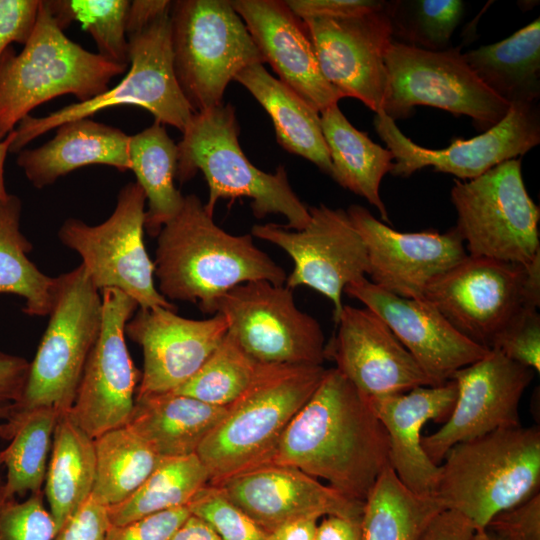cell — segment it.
<instances>
[{"label":"cell","mask_w":540,"mask_h":540,"mask_svg":"<svg viewBox=\"0 0 540 540\" xmlns=\"http://www.w3.org/2000/svg\"><path fill=\"white\" fill-rule=\"evenodd\" d=\"M505 540H540V494L498 513L486 526Z\"/></svg>","instance_id":"cell-46"},{"label":"cell","mask_w":540,"mask_h":540,"mask_svg":"<svg viewBox=\"0 0 540 540\" xmlns=\"http://www.w3.org/2000/svg\"><path fill=\"white\" fill-rule=\"evenodd\" d=\"M443 509L435 497L410 491L389 465L364 501L361 540H417Z\"/></svg>","instance_id":"cell-35"},{"label":"cell","mask_w":540,"mask_h":540,"mask_svg":"<svg viewBox=\"0 0 540 540\" xmlns=\"http://www.w3.org/2000/svg\"><path fill=\"white\" fill-rule=\"evenodd\" d=\"M229 407L174 392L136 395L128 425L159 456L185 457L196 454Z\"/></svg>","instance_id":"cell-28"},{"label":"cell","mask_w":540,"mask_h":540,"mask_svg":"<svg viewBox=\"0 0 540 540\" xmlns=\"http://www.w3.org/2000/svg\"><path fill=\"white\" fill-rule=\"evenodd\" d=\"M290 10L300 20L314 17H348L382 9L379 0H288Z\"/></svg>","instance_id":"cell-49"},{"label":"cell","mask_w":540,"mask_h":540,"mask_svg":"<svg viewBox=\"0 0 540 540\" xmlns=\"http://www.w3.org/2000/svg\"><path fill=\"white\" fill-rule=\"evenodd\" d=\"M130 136L122 130L90 118L71 120L56 128L43 145L18 152L17 164L38 188L89 165H106L120 172L130 170Z\"/></svg>","instance_id":"cell-27"},{"label":"cell","mask_w":540,"mask_h":540,"mask_svg":"<svg viewBox=\"0 0 540 540\" xmlns=\"http://www.w3.org/2000/svg\"><path fill=\"white\" fill-rule=\"evenodd\" d=\"M239 132L231 104L194 113L177 143L176 179L184 183L202 172L209 188L204 206L211 216L219 199L246 197L256 218L280 214L287 229H303L310 220L308 206L292 189L285 167L268 173L254 166L241 149Z\"/></svg>","instance_id":"cell-4"},{"label":"cell","mask_w":540,"mask_h":540,"mask_svg":"<svg viewBox=\"0 0 540 540\" xmlns=\"http://www.w3.org/2000/svg\"><path fill=\"white\" fill-rule=\"evenodd\" d=\"M450 196L468 255L524 266L540 259V210L524 185L520 158L455 180Z\"/></svg>","instance_id":"cell-11"},{"label":"cell","mask_w":540,"mask_h":540,"mask_svg":"<svg viewBox=\"0 0 540 540\" xmlns=\"http://www.w3.org/2000/svg\"><path fill=\"white\" fill-rule=\"evenodd\" d=\"M41 0H0V58L12 43L25 45L36 24Z\"/></svg>","instance_id":"cell-47"},{"label":"cell","mask_w":540,"mask_h":540,"mask_svg":"<svg viewBox=\"0 0 540 540\" xmlns=\"http://www.w3.org/2000/svg\"><path fill=\"white\" fill-rule=\"evenodd\" d=\"M481 82L508 104L537 103L540 96V19L508 38L463 53Z\"/></svg>","instance_id":"cell-31"},{"label":"cell","mask_w":540,"mask_h":540,"mask_svg":"<svg viewBox=\"0 0 540 540\" xmlns=\"http://www.w3.org/2000/svg\"><path fill=\"white\" fill-rule=\"evenodd\" d=\"M127 37L131 66L116 86L88 101L70 104L46 116L25 117L14 130L10 152H20L31 141L65 122L89 118L120 105L146 109L155 121L183 132L195 112L174 73L170 13Z\"/></svg>","instance_id":"cell-10"},{"label":"cell","mask_w":540,"mask_h":540,"mask_svg":"<svg viewBox=\"0 0 540 540\" xmlns=\"http://www.w3.org/2000/svg\"><path fill=\"white\" fill-rule=\"evenodd\" d=\"M60 413L52 408L10 412L0 425V436L10 440L1 451L7 469L2 491L7 497L37 493L45 481L48 456Z\"/></svg>","instance_id":"cell-34"},{"label":"cell","mask_w":540,"mask_h":540,"mask_svg":"<svg viewBox=\"0 0 540 540\" xmlns=\"http://www.w3.org/2000/svg\"><path fill=\"white\" fill-rule=\"evenodd\" d=\"M457 397L449 380L436 386H419L407 392L368 398L389 440V464L399 480L413 493L435 497L440 467L421 445L427 421H446Z\"/></svg>","instance_id":"cell-26"},{"label":"cell","mask_w":540,"mask_h":540,"mask_svg":"<svg viewBox=\"0 0 540 540\" xmlns=\"http://www.w3.org/2000/svg\"><path fill=\"white\" fill-rule=\"evenodd\" d=\"M102 324L89 354L71 410L93 439L129 424L139 372L128 351L125 325L138 304L117 289H104Z\"/></svg>","instance_id":"cell-17"},{"label":"cell","mask_w":540,"mask_h":540,"mask_svg":"<svg viewBox=\"0 0 540 540\" xmlns=\"http://www.w3.org/2000/svg\"><path fill=\"white\" fill-rule=\"evenodd\" d=\"M393 38L430 51L448 49L464 14L461 0L390 1L387 5Z\"/></svg>","instance_id":"cell-41"},{"label":"cell","mask_w":540,"mask_h":540,"mask_svg":"<svg viewBox=\"0 0 540 540\" xmlns=\"http://www.w3.org/2000/svg\"><path fill=\"white\" fill-rule=\"evenodd\" d=\"M29 366L23 357L0 352V403H15L21 398Z\"/></svg>","instance_id":"cell-51"},{"label":"cell","mask_w":540,"mask_h":540,"mask_svg":"<svg viewBox=\"0 0 540 540\" xmlns=\"http://www.w3.org/2000/svg\"><path fill=\"white\" fill-rule=\"evenodd\" d=\"M269 463L295 467L364 503L390 465L388 435L368 398L334 367L326 369Z\"/></svg>","instance_id":"cell-1"},{"label":"cell","mask_w":540,"mask_h":540,"mask_svg":"<svg viewBox=\"0 0 540 540\" xmlns=\"http://www.w3.org/2000/svg\"><path fill=\"white\" fill-rule=\"evenodd\" d=\"M187 507L205 521L222 540H266L268 532L236 506L217 485L201 488Z\"/></svg>","instance_id":"cell-42"},{"label":"cell","mask_w":540,"mask_h":540,"mask_svg":"<svg viewBox=\"0 0 540 540\" xmlns=\"http://www.w3.org/2000/svg\"><path fill=\"white\" fill-rule=\"evenodd\" d=\"M228 332L263 364L322 365L325 338L319 322L301 311L292 289L259 280L239 284L215 303Z\"/></svg>","instance_id":"cell-14"},{"label":"cell","mask_w":540,"mask_h":540,"mask_svg":"<svg viewBox=\"0 0 540 540\" xmlns=\"http://www.w3.org/2000/svg\"><path fill=\"white\" fill-rule=\"evenodd\" d=\"M47 328L30 362L21 398L11 412L71 410L102 324V296L80 264L57 276Z\"/></svg>","instance_id":"cell-8"},{"label":"cell","mask_w":540,"mask_h":540,"mask_svg":"<svg viewBox=\"0 0 540 540\" xmlns=\"http://www.w3.org/2000/svg\"><path fill=\"white\" fill-rule=\"evenodd\" d=\"M260 365L227 331L198 371L172 392L210 405L229 407L251 386Z\"/></svg>","instance_id":"cell-39"},{"label":"cell","mask_w":540,"mask_h":540,"mask_svg":"<svg viewBox=\"0 0 540 540\" xmlns=\"http://www.w3.org/2000/svg\"><path fill=\"white\" fill-rule=\"evenodd\" d=\"M130 170L143 189L147 210L144 228L156 237L161 228L181 210L184 197L175 187L178 149L164 125L151 126L130 136Z\"/></svg>","instance_id":"cell-33"},{"label":"cell","mask_w":540,"mask_h":540,"mask_svg":"<svg viewBox=\"0 0 540 540\" xmlns=\"http://www.w3.org/2000/svg\"><path fill=\"white\" fill-rule=\"evenodd\" d=\"M321 129L332 163L331 177L343 188L366 199L389 222L379 193L383 177L393 167L390 150L356 129L334 104L320 112Z\"/></svg>","instance_id":"cell-30"},{"label":"cell","mask_w":540,"mask_h":540,"mask_svg":"<svg viewBox=\"0 0 540 540\" xmlns=\"http://www.w3.org/2000/svg\"><path fill=\"white\" fill-rule=\"evenodd\" d=\"M191 515L187 506L151 514L130 523L110 525L107 540H172Z\"/></svg>","instance_id":"cell-45"},{"label":"cell","mask_w":540,"mask_h":540,"mask_svg":"<svg viewBox=\"0 0 540 540\" xmlns=\"http://www.w3.org/2000/svg\"><path fill=\"white\" fill-rule=\"evenodd\" d=\"M310 220L301 230L267 223L252 227L251 235L283 249L293 260L285 286L310 287L333 304L336 324L343 310L346 286L366 278L369 271L365 244L347 212L324 204L308 206Z\"/></svg>","instance_id":"cell-15"},{"label":"cell","mask_w":540,"mask_h":540,"mask_svg":"<svg viewBox=\"0 0 540 540\" xmlns=\"http://www.w3.org/2000/svg\"><path fill=\"white\" fill-rule=\"evenodd\" d=\"M423 299L472 342L491 349L522 314L540 304V259L528 266L467 255L433 280Z\"/></svg>","instance_id":"cell-9"},{"label":"cell","mask_w":540,"mask_h":540,"mask_svg":"<svg viewBox=\"0 0 540 540\" xmlns=\"http://www.w3.org/2000/svg\"><path fill=\"white\" fill-rule=\"evenodd\" d=\"M110 525L108 507L91 494L53 540H107Z\"/></svg>","instance_id":"cell-48"},{"label":"cell","mask_w":540,"mask_h":540,"mask_svg":"<svg viewBox=\"0 0 540 540\" xmlns=\"http://www.w3.org/2000/svg\"><path fill=\"white\" fill-rule=\"evenodd\" d=\"M96 475L94 439L71 417L60 414L45 476V495L56 533L91 496Z\"/></svg>","instance_id":"cell-32"},{"label":"cell","mask_w":540,"mask_h":540,"mask_svg":"<svg viewBox=\"0 0 540 540\" xmlns=\"http://www.w3.org/2000/svg\"><path fill=\"white\" fill-rule=\"evenodd\" d=\"M154 277L168 301H185L213 314L216 301L235 286L265 280L285 285L284 269L253 242L220 228L194 194L158 233Z\"/></svg>","instance_id":"cell-2"},{"label":"cell","mask_w":540,"mask_h":540,"mask_svg":"<svg viewBox=\"0 0 540 540\" xmlns=\"http://www.w3.org/2000/svg\"><path fill=\"white\" fill-rule=\"evenodd\" d=\"M270 116L277 142L288 152L332 175V163L321 129L320 113L290 87L272 76L263 64L243 69L234 78Z\"/></svg>","instance_id":"cell-29"},{"label":"cell","mask_w":540,"mask_h":540,"mask_svg":"<svg viewBox=\"0 0 540 540\" xmlns=\"http://www.w3.org/2000/svg\"><path fill=\"white\" fill-rule=\"evenodd\" d=\"M315 540H361V519L325 516L317 525Z\"/></svg>","instance_id":"cell-53"},{"label":"cell","mask_w":540,"mask_h":540,"mask_svg":"<svg viewBox=\"0 0 540 540\" xmlns=\"http://www.w3.org/2000/svg\"><path fill=\"white\" fill-rule=\"evenodd\" d=\"M534 374L496 350L455 372L451 380L457 397L451 413L441 428L421 439L428 458L440 465L455 444L521 425L520 400Z\"/></svg>","instance_id":"cell-19"},{"label":"cell","mask_w":540,"mask_h":540,"mask_svg":"<svg viewBox=\"0 0 540 540\" xmlns=\"http://www.w3.org/2000/svg\"><path fill=\"white\" fill-rule=\"evenodd\" d=\"M475 540H505L487 528L476 531Z\"/></svg>","instance_id":"cell-57"},{"label":"cell","mask_w":540,"mask_h":540,"mask_svg":"<svg viewBox=\"0 0 540 540\" xmlns=\"http://www.w3.org/2000/svg\"><path fill=\"white\" fill-rule=\"evenodd\" d=\"M10 412H11V403H1L0 404V420H6L9 415H10ZM2 464V456H1V451H0V467H1ZM2 483L0 481V487H1Z\"/></svg>","instance_id":"cell-58"},{"label":"cell","mask_w":540,"mask_h":540,"mask_svg":"<svg viewBox=\"0 0 540 540\" xmlns=\"http://www.w3.org/2000/svg\"><path fill=\"white\" fill-rule=\"evenodd\" d=\"M21 212L18 196L9 194L0 200V294L22 297L27 315L48 316L57 277L44 274L28 258L32 244L21 232Z\"/></svg>","instance_id":"cell-36"},{"label":"cell","mask_w":540,"mask_h":540,"mask_svg":"<svg viewBox=\"0 0 540 540\" xmlns=\"http://www.w3.org/2000/svg\"><path fill=\"white\" fill-rule=\"evenodd\" d=\"M127 67L70 40L41 0L23 49L9 47L0 58V141L39 105L65 94L88 101L106 92Z\"/></svg>","instance_id":"cell-6"},{"label":"cell","mask_w":540,"mask_h":540,"mask_svg":"<svg viewBox=\"0 0 540 540\" xmlns=\"http://www.w3.org/2000/svg\"><path fill=\"white\" fill-rule=\"evenodd\" d=\"M387 5L356 16L302 20L323 77L343 98H356L375 114L384 113V59L393 40Z\"/></svg>","instance_id":"cell-18"},{"label":"cell","mask_w":540,"mask_h":540,"mask_svg":"<svg viewBox=\"0 0 540 540\" xmlns=\"http://www.w3.org/2000/svg\"><path fill=\"white\" fill-rule=\"evenodd\" d=\"M374 127L393 155L391 174L408 177L424 168L471 180L507 160L526 154L540 143L537 103L511 104L506 116L483 133L454 138L442 149H428L405 136L385 113L375 114Z\"/></svg>","instance_id":"cell-16"},{"label":"cell","mask_w":540,"mask_h":540,"mask_svg":"<svg viewBox=\"0 0 540 540\" xmlns=\"http://www.w3.org/2000/svg\"><path fill=\"white\" fill-rule=\"evenodd\" d=\"M172 540H222L202 519L190 515L175 533Z\"/></svg>","instance_id":"cell-55"},{"label":"cell","mask_w":540,"mask_h":540,"mask_svg":"<svg viewBox=\"0 0 540 540\" xmlns=\"http://www.w3.org/2000/svg\"><path fill=\"white\" fill-rule=\"evenodd\" d=\"M317 525L314 518L292 521L268 532L266 540H315Z\"/></svg>","instance_id":"cell-54"},{"label":"cell","mask_w":540,"mask_h":540,"mask_svg":"<svg viewBox=\"0 0 540 540\" xmlns=\"http://www.w3.org/2000/svg\"><path fill=\"white\" fill-rule=\"evenodd\" d=\"M54 520L43 503L42 491L20 502L0 487V540H53Z\"/></svg>","instance_id":"cell-43"},{"label":"cell","mask_w":540,"mask_h":540,"mask_svg":"<svg viewBox=\"0 0 540 540\" xmlns=\"http://www.w3.org/2000/svg\"><path fill=\"white\" fill-rule=\"evenodd\" d=\"M537 309L522 314L497 338L490 350L539 373L540 315Z\"/></svg>","instance_id":"cell-44"},{"label":"cell","mask_w":540,"mask_h":540,"mask_svg":"<svg viewBox=\"0 0 540 540\" xmlns=\"http://www.w3.org/2000/svg\"><path fill=\"white\" fill-rule=\"evenodd\" d=\"M146 196L137 182L126 184L118 193L108 219L88 225L68 218L60 226L58 238L77 252L88 277L101 292L117 289L131 297L139 308L176 306L155 286L154 262L144 244Z\"/></svg>","instance_id":"cell-13"},{"label":"cell","mask_w":540,"mask_h":540,"mask_svg":"<svg viewBox=\"0 0 540 540\" xmlns=\"http://www.w3.org/2000/svg\"><path fill=\"white\" fill-rule=\"evenodd\" d=\"M344 293L388 325L434 386L451 380L455 372L490 351L462 335L425 299L397 296L367 278L346 286Z\"/></svg>","instance_id":"cell-22"},{"label":"cell","mask_w":540,"mask_h":540,"mask_svg":"<svg viewBox=\"0 0 540 540\" xmlns=\"http://www.w3.org/2000/svg\"><path fill=\"white\" fill-rule=\"evenodd\" d=\"M58 27L64 31L79 22L96 43L98 54L123 66L129 63L126 32L128 0H45Z\"/></svg>","instance_id":"cell-40"},{"label":"cell","mask_w":540,"mask_h":540,"mask_svg":"<svg viewBox=\"0 0 540 540\" xmlns=\"http://www.w3.org/2000/svg\"><path fill=\"white\" fill-rule=\"evenodd\" d=\"M322 365L263 364L196 455L219 485L272 459L289 424L319 386Z\"/></svg>","instance_id":"cell-3"},{"label":"cell","mask_w":540,"mask_h":540,"mask_svg":"<svg viewBox=\"0 0 540 540\" xmlns=\"http://www.w3.org/2000/svg\"><path fill=\"white\" fill-rule=\"evenodd\" d=\"M476 531L465 516L443 509L430 520L417 540H475Z\"/></svg>","instance_id":"cell-50"},{"label":"cell","mask_w":540,"mask_h":540,"mask_svg":"<svg viewBox=\"0 0 540 540\" xmlns=\"http://www.w3.org/2000/svg\"><path fill=\"white\" fill-rule=\"evenodd\" d=\"M439 467L435 498L484 529L498 513L538 493L539 428H503L455 444Z\"/></svg>","instance_id":"cell-5"},{"label":"cell","mask_w":540,"mask_h":540,"mask_svg":"<svg viewBox=\"0 0 540 540\" xmlns=\"http://www.w3.org/2000/svg\"><path fill=\"white\" fill-rule=\"evenodd\" d=\"M227 331V321L220 313L194 320L163 307L138 308L125 325V335L143 351L137 395L179 388L198 371Z\"/></svg>","instance_id":"cell-23"},{"label":"cell","mask_w":540,"mask_h":540,"mask_svg":"<svg viewBox=\"0 0 540 540\" xmlns=\"http://www.w3.org/2000/svg\"><path fill=\"white\" fill-rule=\"evenodd\" d=\"M208 483V471L196 454L164 458L133 494L108 507L110 523L124 525L151 514L187 506Z\"/></svg>","instance_id":"cell-38"},{"label":"cell","mask_w":540,"mask_h":540,"mask_svg":"<svg viewBox=\"0 0 540 540\" xmlns=\"http://www.w3.org/2000/svg\"><path fill=\"white\" fill-rule=\"evenodd\" d=\"M170 32L174 73L195 113L222 104L238 73L264 63L231 1H172Z\"/></svg>","instance_id":"cell-7"},{"label":"cell","mask_w":540,"mask_h":540,"mask_svg":"<svg viewBox=\"0 0 540 540\" xmlns=\"http://www.w3.org/2000/svg\"><path fill=\"white\" fill-rule=\"evenodd\" d=\"M15 138V131H12L5 139L0 141V200L6 198L9 193L5 186V161L7 154L10 152V147Z\"/></svg>","instance_id":"cell-56"},{"label":"cell","mask_w":540,"mask_h":540,"mask_svg":"<svg viewBox=\"0 0 540 540\" xmlns=\"http://www.w3.org/2000/svg\"><path fill=\"white\" fill-rule=\"evenodd\" d=\"M94 445L92 496L107 507L133 494L164 459L129 425L103 433Z\"/></svg>","instance_id":"cell-37"},{"label":"cell","mask_w":540,"mask_h":540,"mask_svg":"<svg viewBox=\"0 0 540 540\" xmlns=\"http://www.w3.org/2000/svg\"><path fill=\"white\" fill-rule=\"evenodd\" d=\"M217 486L266 532L300 519L362 518L364 503L289 465H261Z\"/></svg>","instance_id":"cell-24"},{"label":"cell","mask_w":540,"mask_h":540,"mask_svg":"<svg viewBox=\"0 0 540 540\" xmlns=\"http://www.w3.org/2000/svg\"><path fill=\"white\" fill-rule=\"evenodd\" d=\"M347 214L368 254L370 281L400 297L423 299L429 284L468 254L456 227L399 232L353 204Z\"/></svg>","instance_id":"cell-20"},{"label":"cell","mask_w":540,"mask_h":540,"mask_svg":"<svg viewBox=\"0 0 540 540\" xmlns=\"http://www.w3.org/2000/svg\"><path fill=\"white\" fill-rule=\"evenodd\" d=\"M326 358L367 398L434 386L388 325L372 310L344 305Z\"/></svg>","instance_id":"cell-21"},{"label":"cell","mask_w":540,"mask_h":540,"mask_svg":"<svg viewBox=\"0 0 540 540\" xmlns=\"http://www.w3.org/2000/svg\"><path fill=\"white\" fill-rule=\"evenodd\" d=\"M172 1L133 0L130 1L127 18V35L139 32L160 17L170 13Z\"/></svg>","instance_id":"cell-52"},{"label":"cell","mask_w":540,"mask_h":540,"mask_svg":"<svg viewBox=\"0 0 540 540\" xmlns=\"http://www.w3.org/2000/svg\"><path fill=\"white\" fill-rule=\"evenodd\" d=\"M264 62L319 113L343 98L323 77L305 26L280 0L231 1Z\"/></svg>","instance_id":"cell-25"},{"label":"cell","mask_w":540,"mask_h":540,"mask_svg":"<svg viewBox=\"0 0 540 540\" xmlns=\"http://www.w3.org/2000/svg\"><path fill=\"white\" fill-rule=\"evenodd\" d=\"M387 91L383 112L392 120L407 118L417 105L470 117L486 131L508 113L510 104L486 87L459 48L430 51L394 39L385 53Z\"/></svg>","instance_id":"cell-12"}]
</instances>
